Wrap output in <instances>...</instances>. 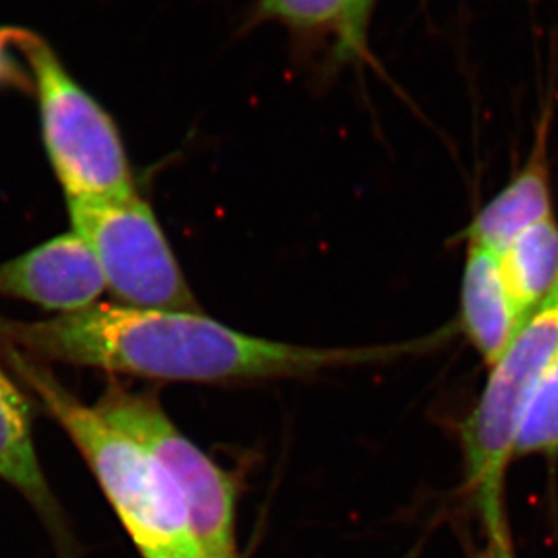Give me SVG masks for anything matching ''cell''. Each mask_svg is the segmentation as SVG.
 Returning <instances> with one entry per match:
<instances>
[{
    "label": "cell",
    "mask_w": 558,
    "mask_h": 558,
    "mask_svg": "<svg viewBox=\"0 0 558 558\" xmlns=\"http://www.w3.org/2000/svg\"><path fill=\"white\" fill-rule=\"evenodd\" d=\"M554 106H544L538 117L532 150L521 171L478 210L468 226V242L502 253L521 232L554 216L549 135Z\"/></svg>",
    "instance_id": "ba28073f"
},
{
    "label": "cell",
    "mask_w": 558,
    "mask_h": 558,
    "mask_svg": "<svg viewBox=\"0 0 558 558\" xmlns=\"http://www.w3.org/2000/svg\"><path fill=\"white\" fill-rule=\"evenodd\" d=\"M478 558H515L513 548H511L510 535L488 538V544Z\"/></svg>",
    "instance_id": "2e32d148"
},
{
    "label": "cell",
    "mask_w": 558,
    "mask_h": 558,
    "mask_svg": "<svg viewBox=\"0 0 558 558\" xmlns=\"http://www.w3.org/2000/svg\"><path fill=\"white\" fill-rule=\"evenodd\" d=\"M558 453V352L533 388L517 432L513 456Z\"/></svg>",
    "instance_id": "7c38bea8"
},
{
    "label": "cell",
    "mask_w": 558,
    "mask_h": 558,
    "mask_svg": "<svg viewBox=\"0 0 558 558\" xmlns=\"http://www.w3.org/2000/svg\"><path fill=\"white\" fill-rule=\"evenodd\" d=\"M506 289L521 325L558 279V221L554 216L521 232L500 253Z\"/></svg>",
    "instance_id": "8fae6325"
},
{
    "label": "cell",
    "mask_w": 558,
    "mask_h": 558,
    "mask_svg": "<svg viewBox=\"0 0 558 558\" xmlns=\"http://www.w3.org/2000/svg\"><path fill=\"white\" fill-rule=\"evenodd\" d=\"M106 279L84 238L70 231L0 264V298L71 314L97 305Z\"/></svg>",
    "instance_id": "52a82bcc"
},
{
    "label": "cell",
    "mask_w": 558,
    "mask_h": 558,
    "mask_svg": "<svg viewBox=\"0 0 558 558\" xmlns=\"http://www.w3.org/2000/svg\"><path fill=\"white\" fill-rule=\"evenodd\" d=\"M68 209L71 231L92 248L106 289L120 305L199 312L155 210L138 193L130 198L68 202Z\"/></svg>",
    "instance_id": "5b68a950"
},
{
    "label": "cell",
    "mask_w": 558,
    "mask_h": 558,
    "mask_svg": "<svg viewBox=\"0 0 558 558\" xmlns=\"http://www.w3.org/2000/svg\"><path fill=\"white\" fill-rule=\"evenodd\" d=\"M198 558H238L236 551H218V554H202Z\"/></svg>",
    "instance_id": "e0dca14e"
},
{
    "label": "cell",
    "mask_w": 558,
    "mask_h": 558,
    "mask_svg": "<svg viewBox=\"0 0 558 558\" xmlns=\"http://www.w3.org/2000/svg\"><path fill=\"white\" fill-rule=\"evenodd\" d=\"M0 481L10 484L37 510L49 527L60 558H78L68 537L33 439L32 407L0 355Z\"/></svg>",
    "instance_id": "9c48e42d"
},
{
    "label": "cell",
    "mask_w": 558,
    "mask_h": 558,
    "mask_svg": "<svg viewBox=\"0 0 558 558\" xmlns=\"http://www.w3.org/2000/svg\"><path fill=\"white\" fill-rule=\"evenodd\" d=\"M558 352V279L543 303L522 322L495 365L472 414L462 424L468 489L486 535L510 532L506 521V470L527 399Z\"/></svg>",
    "instance_id": "277c9868"
},
{
    "label": "cell",
    "mask_w": 558,
    "mask_h": 558,
    "mask_svg": "<svg viewBox=\"0 0 558 558\" xmlns=\"http://www.w3.org/2000/svg\"><path fill=\"white\" fill-rule=\"evenodd\" d=\"M347 0H258V13L300 32L336 27L343 19Z\"/></svg>",
    "instance_id": "4fadbf2b"
},
{
    "label": "cell",
    "mask_w": 558,
    "mask_h": 558,
    "mask_svg": "<svg viewBox=\"0 0 558 558\" xmlns=\"http://www.w3.org/2000/svg\"><path fill=\"white\" fill-rule=\"evenodd\" d=\"M461 327L486 365H495L521 327L506 289L500 254L468 242L461 284Z\"/></svg>",
    "instance_id": "30bf717a"
},
{
    "label": "cell",
    "mask_w": 558,
    "mask_h": 558,
    "mask_svg": "<svg viewBox=\"0 0 558 558\" xmlns=\"http://www.w3.org/2000/svg\"><path fill=\"white\" fill-rule=\"evenodd\" d=\"M98 414L135 439L180 489L202 554L236 551V483L178 429L150 393L109 385Z\"/></svg>",
    "instance_id": "8992f818"
},
{
    "label": "cell",
    "mask_w": 558,
    "mask_h": 558,
    "mask_svg": "<svg viewBox=\"0 0 558 558\" xmlns=\"http://www.w3.org/2000/svg\"><path fill=\"white\" fill-rule=\"evenodd\" d=\"M0 344L32 360L171 383L303 377L409 354L412 344L322 349L238 332L202 312L97 303L40 322L0 317Z\"/></svg>",
    "instance_id": "6da1fadb"
},
{
    "label": "cell",
    "mask_w": 558,
    "mask_h": 558,
    "mask_svg": "<svg viewBox=\"0 0 558 558\" xmlns=\"http://www.w3.org/2000/svg\"><path fill=\"white\" fill-rule=\"evenodd\" d=\"M16 51L11 43L10 27H0V92L16 89L32 93L29 71L16 59Z\"/></svg>",
    "instance_id": "9a60e30c"
},
{
    "label": "cell",
    "mask_w": 558,
    "mask_h": 558,
    "mask_svg": "<svg viewBox=\"0 0 558 558\" xmlns=\"http://www.w3.org/2000/svg\"><path fill=\"white\" fill-rule=\"evenodd\" d=\"M11 374L78 448L142 558H198L187 506L177 484L136 442L87 407L48 365L0 344Z\"/></svg>",
    "instance_id": "7a4b0ae2"
},
{
    "label": "cell",
    "mask_w": 558,
    "mask_h": 558,
    "mask_svg": "<svg viewBox=\"0 0 558 558\" xmlns=\"http://www.w3.org/2000/svg\"><path fill=\"white\" fill-rule=\"evenodd\" d=\"M376 2L377 0H347L343 19L338 26L336 59L339 62H354L365 53L368 26Z\"/></svg>",
    "instance_id": "5bb4252c"
},
{
    "label": "cell",
    "mask_w": 558,
    "mask_h": 558,
    "mask_svg": "<svg viewBox=\"0 0 558 558\" xmlns=\"http://www.w3.org/2000/svg\"><path fill=\"white\" fill-rule=\"evenodd\" d=\"M37 98L44 149L68 202L130 198L135 177L119 125L43 37L10 27Z\"/></svg>",
    "instance_id": "3957f363"
}]
</instances>
